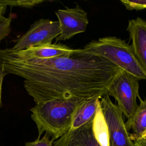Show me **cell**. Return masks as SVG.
I'll return each mask as SVG.
<instances>
[{"label": "cell", "instance_id": "20", "mask_svg": "<svg viewBox=\"0 0 146 146\" xmlns=\"http://www.w3.org/2000/svg\"><path fill=\"white\" fill-rule=\"evenodd\" d=\"M144 134H146V132H145Z\"/></svg>", "mask_w": 146, "mask_h": 146}, {"label": "cell", "instance_id": "8", "mask_svg": "<svg viewBox=\"0 0 146 146\" xmlns=\"http://www.w3.org/2000/svg\"><path fill=\"white\" fill-rule=\"evenodd\" d=\"M127 31L135 56L146 76V21L140 17L129 20Z\"/></svg>", "mask_w": 146, "mask_h": 146}, {"label": "cell", "instance_id": "1", "mask_svg": "<svg viewBox=\"0 0 146 146\" xmlns=\"http://www.w3.org/2000/svg\"><path fill=\"white\" fill-rule=\"evenodd\" d=\"M86 99H56L35 104L30 111L38 129V137L45 132L56 140L64 135L71 128L75 110Z\"/></svg>", "mask_w": 146, "mask_h": 146}, {"label": "cell", "instance_id": "3", "mask_svg": "<svg viewBox=\"0 0 146 146\" xmlns=\"http://www.w3.org/2000/svg\"><path fill=\"white\" fill-rule=\"evenodd\" d=\"M139 81L136 76L120 70L108 88V95L115 98L117 107L127 119L133 116L138 106Z\"/></svg>", "mask_w": 146, "mask_h": 146}, {"label": "cell", "instance_id": "14", "mask_svg": "<svg viewBox=\"0 0 146 146\" xmlns=\"http://www.w3.org/2000/svg\"><path fill=\"white\" fill-rule=\"evenodd\" d=\"M125 8L129 10H139L146 9V0H121Z\"/></svg>", "mask_w": 146, "mask_h": 146}, {"label": "cell", "instance_id": "11", "mask_svg": "<svg viewBox=\"0 0 146 146\" xmlns=\"http://www.w3.org/2000/svg\"><path fill=\"white\" fill-rule=\"evenodd\" d=\"M140 104L138 105L133 116L127 119L125 123L131 140L140 137L146 132V99H142L140 96Z\"/></svg>", "mask_w": 146, "mask_h": 146}, {"label": "cell", "instance_id": "16", "mask_svg": "<svg viewBox=\"0 0 146 146\" xmlns=\"http://www.w3.org/2000/svg\"><path fill=\"white\" fill-rule=\"evenodd\" d=\"M12 18V14H10L7 20L0 25V41L5 38L10 33Z\"/></svg>", "mask_w": 146, "mask_h": 146}, {"label": "cell", "instance_id": "12", "mask_svg": "<svg viewBox=\"0 0 146 146\" xmlns=\"http://www.w3.org/2000/svg\"><path fill=\"white\" fill-rule=\"evenodd\" d=\"M92 129L95 137L100 145L110 146L108 128L102 111L100 103L92 120Z\"/></svg>", "mask_w": 146, "mask_h": 146}, {"label": "cell", "instance_id": "15", "mask_svg": "<svg viewBox=\"0 0 146 146\" xmlns=\"http://www.w3.org/2000/svg\"><path fill=\"white\" fill-rule=\"evenodd\" d=\"M54 140L50 139V136L45 133L44 136L40 139H38L31 142L26 143L25 146H54L53 145Z\"/></svg>", "mask_w": 146, "mask_h": 146}, {"label": "cell", "instance_id": "17", "mask_svg": "<svg viewBox=\"0 0 146 146\" xmlns=\"http://www.w3.org/2000/svg\"><path fill=\"white\" fill-rule=\"evenodd\" d=\"M6 9L7 6L0 3V25L5 22L7 19V17L5 16L6 12Z\"/></svg>", "mask_w": 146, "mask_h": 146}, {"label": "cell", "instance_id": "19", "mask_svg": "<svg viewBox=\"0 0 146 146\" xmlns=\"http://www.w3.org/2000/svg\"><path fill=\"white\" fill-rule=\"evenodd\" d=\"M4 77L2 76L1 70H0V108L2 107V100H1V93H2V81Z\"/></svg>", "mask_w": 146, "mask_h": 146}, {"label": "cell", "instance_id": "9", "mask_svg": "<svg viewBox=\"0 0 146 146\" xmlns=\"http://www.w3.org/2000/svg\"><path fill=\"white\" fill-rule=\"evenodd\" d=\"M92 120L79 128L70 129L54 142V146H100L94 134Z\"/></svg>", "mask_w": 146, "mask_h": 146}, {"label": "cell", "instance_id": "4", "mask_svg": "<svg viewBox=\"0 0 146 146\" xmlns=\"http://www.w3.org/2000/svg\"><path fill=\"white\" fill-rule=\"evenodd\" d=\"M109 136L110 146H135L131 140L123 120L120 110L114 104L107 94L100 100Z\"/></svg>", "mask_w": 146, "mask_h": 146}, {"label": "cell", "instance_id": "13", "mask_svg": "<svg viewBox=\"0 0 146 146\" xmlns=\"http://www.w3.org/2000/svg\"><path fill=\"white\" fill-rule=\"evenodd\" d=\"M44 2V0H0V3L6 6H9L11 7H19L27 9L33 8Z\"/></svg>", "mask_w": 146, "mask_h": 146}, {"label": "cell", "instance_id": "6", "mask_svg": "<svg viewBox=\"0 0 146 146\" xmlns=\"http://www.w3.org/2000/svg\"><path fill=\"white\" fill-rule=\"evenodd\" d=\"M55 14L60 28V34L55 38L56 41L66 40L86 31L89 22L87 14L79 5L73 8L59 9Z\"/></svg>", "mask_w": 146, "mask_h": 146}, {"label": "cell", "instance_id": "2", "mask_svg": "<svg viewBox=\"0 0 146 146\" xmlns=\"http://www.w3.org/2000/svg\"><path fill=\"white\" fill-rule=\"evenodd\" d=\"M83 52L100 56L139 80L146 79L133 54L131 46L116 36L94 40L80 49Z\"/></svg>", "mask_w": 146, "mask_h": 146}, {"label": "cell", "instance_id": "18", "mask_svg": "<svg viewBox=\"0 0 146 146\" xmlns=\"http://www.w3.org/2000/svg\"><path fill=\"white\" fill-rule=\"evenodd\" d=\"M135 146H146V134H143L140 137L133 141Z\"/></svg>", "mask_w": 146, "mask_h": 146}, {"label": "cell", "instance_id": "5", "mask_svg": "<svg viewBox=\"0 0 146 146\" xmlns=\"http://www.w3.org/2000/svg\"><path fill=\"white\" fill-rule=\"evenodd\" d=\"M59 34L58 21L40 18L36 20L25 34L15 40V43L11 48L22 50L30 47L49 44Z\"/></svg>", "mask_w": 146, "mask_h": 146}, {"label": "cell", "instance_id": "7", "mask_svg": "<svg viewBox=\"0 0 146 146\" xmlns=\"http://www.w3.org/2000/svg\"><path fill=\"white\" fill-rule=\"evenodd\" d=\"M6 50L11 55L21 59H49L68 55L75 51L62 43L30 47L22 50H15L12 48H6Z\"/></svg>", "mask_w": 146, "mask_h": 146}, {"label": "cell", "instance_id": "10", "mask_svg": "<svg viewBox=\"0 0 146 146\" xmlns=\"http://www.w3.org/2000/svg\"><path fill=\"white\" fill-rule=\"evenodd\" d=\"M102 98L96 95L86 99L75 110L70 129L79 128L92 120Z\"/></svg>", "mask_w": 146, "mask_h": 146}]
</instances>
